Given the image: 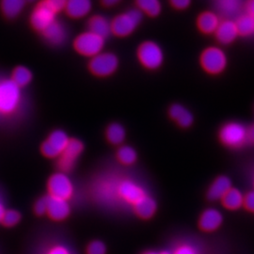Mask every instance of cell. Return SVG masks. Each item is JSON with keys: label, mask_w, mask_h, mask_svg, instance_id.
<instances>
[{"label": "cell", "mask_w": 254, "mask_h": 254, "mask_svg": "<svg viewBox=\"0 0 254 254\" xmlns=\"http://www.w3.org/2000/svg\"><path fill=\"white\" fill-rule=\"evenodd\" d=\"M90 32L106 39L111 33V23L108 19L101 15H96L89 22Z\"/></svg>", "instance_id": "cell-22"}, {"label": "cell", "mask_w": 254, "mask_h": 254, "mask_svg": "<svg viewBox=\"0 0 254 254\" xmlns=\"http://www.w3.org/2000/svg\"><path fill=\"white\" fill-rule=\"evenodd\" d=\"M44 36L46 40L54 46H59L62 45L66 39V29L58 21H55L53 24H51L49 27L46 28V30L43 32Z\"/></svg>", "instance_id": "cell-21"}, {"label": "cell", "mask_w": 254, "mask_h": 254, "mask_svg": "<svg viewBox=\"0 0 254 254\" xmlns=\"http://www.w3.org/2000/svg\"><path fill=\"white\" fill-rule=\"evenodd\" d=\"M136 4L137 9L151 17H155L161 12V4L158 0H138Z\"/></svg>", "instance_id": "cell-27"}, {"label": "cell", "mask_w": 254, "mask_h": 254, "mask_svg": "<svg viewBox=\"0 0 254 254\" xmlns=\"http://www.w3.org/2000/svg\"><path fill=\"white\" fill-rule=\"evenodd\" d=\"M56 14L52 9H50L46 1L41 2L32 12L30 22L32 27L38 31L44 32L47 27L56 21Z\"/></svg>", "instance_id": "cell-12"}, {"label": "cell", "mask_w": 254, "mask_h": 254, "mask_svg": "<svg viewBox=\"0 0 254 254\" xmlns=\"http://www.w3.org/2000/svg\"><path fill=\"white\" fill-rule=\"evenodd\" d=\"M31 79H32V73L27 68L23 66L15 68L11 77V80L14 82L19 88L28 85L31 81Z\"/></svg>", "instance_id": "cell-30"}, {"label": "cell", "mask_w": 254, "mask_h": 254, "mask_svg": "<svg viewBox=\"0 0 254 254\" xmlns=\"http://www.w3.org/2000/svg\"><path fill=\"white\" fill-rule=\"evenodd\" d=\"M107 249L106 246L99 240L92 241L87 249V254H106Z\"/></svg>", "instance_id": "cell-32"}, {"label": "cell", "mask_w": 254, "mask_h": 254, "mask_svg": "<svg viewBox=\"0 0 254 254\" xmlns=\"http://www.w3.org/2000/svg\"><path fill=\"white\" fill-rule=\"evenodd\" d=\"M144 254H157V253H154V252H147V253H145Z\"/></svg>", "instance_id": "cell-43"}, {"label": "cell", "mask_w": 254, "mask_h": 254, "mask_svg": "<svg viewBox=\"0 0 254 254\" xmlns=\"http://www.w3.org/2000/svg\"><path fill=\"white\" fill-rule=\"evenodd\" d=\"M5 212H6L5 207H4L3 203H2V201L0 200V221H2V218H3V217H4V214H5Z\"/></svg>", "instance_id": "cell-42"}, {"label": "cell", "mask_w": 254, "mask_h": 254, "mask_svg": "<svg viewBox=\"0 0 254 254\" xmlns=\"http://www.w3.org/2000/svg\"><path fill=\"white\" fill-rule=\"evenodd\" d=\"M34 210L36 212L37 215H44L47 212V197H44L42 199L38 200L35 204Z\"/></svg>", "instance_id": "cell-34"}, {"label": "cell", "mask_w": 254, "mask_h": 254, "mask_svg": "<svg viewBox=\"0 0 254 254\" xmlns=\"http://www.w3.org/2000/svg\"><path fill=\"white\" fill-rule=\"evenodd\" d=\"M200 65L206 73L218 74L227 66V56L219 47H208L200 55Z\"/></svg>", "instance_id": "cell-3"}, {"label": "cell", "mask_w": 254, "mask_h": 254, "mask_svg": "<svg viewBox=\"0 0 254 254\" xmlns=\"http://www.w3.org/2000/svg\"><path fill=\"white\" fill-rule=\"evenodd\" d=\"M84 150V144L79 139H70L68 146L64 153L60 155L58 165L63 173L71 172L75 165L77 158L80 156Z\"/></svg>", "instance_id": "cell-11"}, {"label": "cell", "mask_w": 254, "mask_h": 254, "mask_svg": "<svg viewBox=\"0 0 254 254\" xmlns=\"http://www.w3.org/2000/svg\"><path fill=\"white\" fill-rule=\"evenodd\" d=\"M134 210L139 218L148 219L151 218L156 212L157 204L156 201L149 195H146L142 199L138 200L134 205Z\"/></svg>", "instance_id": "cell-20"}, {"label": "cell", "mask_w": 254, "mask_h": 254, "mask_svg": "<svg viewBox=\"0 0 254 254\" xmlns=\"http://www.w3.org/2000/svg\"><path fill=\"white\" fill-rule=\"evenodd\" d=\"M69 141L70 138L64 131L56 130L43 143L42 153L48 158L60 157L68 146Z\"/></svg>", "instance_id": "cell-10"}, {"label": "cell", "mask_w": 254, "mask_h": 254, "mask_svg": "<svg viewBox=\"0 0 254 254\" xmlns=\"http://www.w3.org/2000/svg\"><path fill=\"white\" fill-rule=\"evenodd\" d=\"M117 158L121 163L130 166L136 162L137 154L133 147L128 145L121 146L117 152Z\"/></svg>", "instance_id": "cell-29"}, {"label": "cell", "mask_w": 254, "mask_h": 254, "mask_svg": "<svg viewBox=\"0 0 254 254\" xmlns=\"http://www.w3.org/2000/svg\"><path fill=\"white\" fill-rule=\"evenodd\" d=\"M243 205L245 206L247 210L254 213V191H251L246 195L244 197Z\"/></svg>", "instance_id": "cell-35"}, {"label": "cell", "mask_w": 254, "mask_h": 254, "mask_svg": "<svg viewBox=\"0 0 254 254\" xmlns=\"http://www.w3.org/2000/svg\"><path fill=\"white\" fill-rule=\"evenodd\" d=\"M235 23L238 35L243 37L254 35V18L250 14L245 13L240 15Z\"/></svg>", "instance_id": "cell-26"}, {"label": "cell", "mask_w": 254, "mask_h": 254, "mask_svg": "<svg viewBox=\"0 0 254 254\" xmlns=\"http://www.w3.org/2000/svg\"><path fill=\"white\" fill-rule=\"evenodd\" d=\"M107 138L111 144L120 145L124 143L127 137V132L125 127L118 123H113L109 125L107 129Z\"/></svg>", "instance_id": "cell-25"}, {"label": "cell", "mask_w": 254, "mask_h": 254, "mask_svg": "<svg viewBox=\"0 0 254 254\" xmlns=\"http://www.w3.org/2000/svg\"><path fill=\"white\" fill-rule=\"evenodd\" d=\"M248 128L239 123H228L219 131V139L228 147H240L247 141Z\"/></svg>", "instance_id": "cell-7"}, {"label": "cell", "mask_w": 254, "mask_h": 254, "mask_svg": "<svg viewBox=\"0 0 254 254\" xmlns=\"http://www.w3.org/2000/svg\"><path fill=\"white\" fill-rule=\"evenodd\" d=\"M91 2L89 0H69L66 1L65 10L72 18H82L90 13Z\"/></svg>", "instance_id": "cell-18"}, {"label": "cell", "mask_w": 254, "mask_h": 254, "mask_svg": "<svg viewBox=\"0 0 254 254\" xmlns=\"http://www.w3.org/2000/svg\"><path fill=\"white\" fill-rule=\"evenodd\" d=\"M197 24L199 29L202 33L210 34L216 32L220 24V21L217 13L213 11H204L200 13Z\"/></svg>", "instance_id": "cell-19"}, {"label": "cell", "mask_w": 254, "mask_h": 254, "mask_svg": "<svg viewBox=\"0 0 254 254\" xmlns=\"http://www.w3.org/2000/svg\"><path fill=\"white\" fill-rule=\"evenodd\" d=\"M173 254H198V253L192 246L182 245L175 250Z\"/></svg>", "instance_id": "cell-36"}, {"label": "cell", "mask_w": 254, "mask_h": 254, "mask_svg": "<svg viewBox=\"0 0 254 254\" xmlns=\"http://www.w3.org/2000/svg\"><path fill=\"white\" fill-rule=\"evenodd\" d=\"M143 19V13L138 9H132L116 16L111 22V32L118 37L132 34Z\"/></svg>", "instance_id": "cell-2"}, {"label": "cell", "mask_w": 254, "mask_h": 254, "mask_svg": "<svg viewBox=\"0 0 254 254\" xmlns=\"http://www.w3.org/2000/svg\"><path fill=\"white\" fill-rule=\"evenodd\" d=\"M171 4L175 9H185L190 5V0H173Z\"/></svg>", "instance_id": "cell-37"}, {"label": "cell", "mask_w": 254, "mask_h": 254, "mask_svg": "<svg viewBox=\"0 0 254 254\" xmlns=\"http://www.w3.org/2000/svg\"><path fill=\"white\" fill-rule=\"evenodd\" d=\"M222 204L229 210H237L244 203V196L236 189H231L221 199Z\"/></svg>", "instance_id": "cell-24"}, {"label": "cell", "mask_w": 254, "mask_h": 254, "mask_svg": "<svg viewBox=\"0 0 254 254\" xmlns=\"http://www.w3.org/2000/svg\"><path fill=\"white\" fill-rule=\"evenodd\" d=\"M25 2L22 0H5L1 3V8L7 17L13 18L22 11Z\"/></svg>", "instance_id": "cell-28"}, {"label": "cell", "mask_w": 254, "mask_h": 254, "mask_svg": "<svg viewBox=\"0 0 254 254\" xmlns=\"http://www.w3.org/2000/svg\"><path fill=\"white\" fill-rule=\"evenodd\" d=\"M47 254H71L69 250L66 249L64 246H56L52 248Z\"/></svg>", "instance_id": "cell-38"}, {"label": "cell", "mask_w": 254, "mask_h": 254, "mask_svg": "<svg viewBox=\"0 0 254 254\" xmlns=\"http://www.w3.org/2000/svg\"><path fill=\"white\" fill-rule=\"evenodd\" d=\"M223 221L221 213L217 209L210 208L205 210L199 220L200 228L204 232H214L220 227Z\"/></svg>", "instance_id": "cell-15"}, {"label": "cell", "mask_w": 254, "mask_h": 254, "mask_svg": "<svg viewBox=\"0 0 254 254\" xmlns=\"http://www.w3.org/2000/svg\"><path fill=\"white\" fill-rule=\"evenodd\" d=\"M91 73L105 77L115 73L119 67L118 57L113 53L106 52L91 58L89 64Z\"/></svg>", "instance_id": "cell-6"}, {"label": "cell", "mask_w": 254, "mask_h": 254, "mask_svg": "<svg viewBox=\"0 0 254 254\" xmlns=\"http://www.w3.org/2000/svg\"><path fill=\"white\" fill-rule=\"evenodd\" d=\"M246 10H247V13L250 14L251 16H253L254 18V0H251V1H248L246 3Z\"/></svg>", "instance_id": "cell-39"}, {"label": "cell", "mask_w": 254, "mask_h": 254, "mask_svg": "<svg viewBox=\"0 0 254 254\" xmlns=\"http://www.w3.org/2000/svg\"><path fill=\"white\" fill-rule=\"evenodd\" d=\"M137 58L139 63L147 69L156 70L163 64L164 52L156 43L147 41L138 47Z\"/></svg>", "instance_id": "cell-4"}, {"label": "cell", "mask_w": 254, "mask_h": 254, "mask_svg": "<svg viewBox=\"0 0 254 254\" xmlns=\"http://www.w3.org/2000/svg\"><path fill=\"white\" fill-rule=\"evenodd\" d=\"M114 191L119 199L132 206L147 195L146 191L138 184L130 179H123L117 182L114 186Z\"/></svg>", "instance_id": "cell-8"}, {"label": "cell", "mask_w": 254, "mask_h": 254, "mask_svg": "<svg viewBox=\"0 0 254 254\" xmlns=\"http://www.w3.org/2000/svg\"><path fill=\"white\" fill-rule=\"evenodd\" d=\"M216 38L218 43L224 46L234 43L238 36V31L236 28V23L230 19L220 22L216 32Z\"/></svg>", "instance_id": "cell-13"}, {"label": "cell", "mask_w": 254, "mask_h": 254, "mask_svg": "<svg viewBox=\"0 0 254 254\" xmlns=\"http://www.w3.org/2000/svg\"><path fill=\"white\" fill-rule=\"evenodd\" d=\"M74 49L86 57H95L102 53L105 46V39L90 31L84 32L77 37L73 43Z\"/></svg>", "instance_id": "cell-5"}, {"label": "cell", "mask_w": 254, "mask_h": 254, "mask_svg": "<svg viewBox=\"0 0 254 254\" xmlns=\"http://www.w3.org/2000/svg\"><path fill=\"white\" fill-rule=\"evenodd\" d=\"M22 92L11 79H0V115L14 113L21 104Z\"/></svg>", "instance_id": "cell-1"}, {"label": "cell", "mask_w": 254, "mask_h": 254, "mask_svg": "<svg viewBox=\"0 0 254 254\" xmlns=\"http://www.w3.org/2000/svg\"><path fill=\"white\" fill-rule=\"evenodd\" d=\"M247 141H249L250 143L254 144V125L248 128L247 131Z\"/></svg>", "instance_id": "cell-40"}, {"label": "cell", "mask_w": 254, "mask_h": 254, "mask_svg": "<svg viewBox=\"0 0 254 254\" xmlns=\"http://www.w3.org/2000/svg\"><path fill=\"white\" fill-rule=\"evenodd\" d=\"M120 3L119 0H106L103 2V4L107 7H112V6H115Z\"/></svg>", "instance_id": "cell-41"}, {"label": "cell", "mask_w": 254, "mask_h": 254, "mask_svg": "<svg viewBox=\"0 0 254 254\" xmlns=\"http://www.w3.org/2000/svg\"><path fill=\"white\" fill-rule=\"evenodd\" d=\"M170 117L178 126L183 128H189L194 123V116L190 111L180 104H174L169 110Z\"/></svg>", "instance_id": "cell-16"}, {"label": "cell", "mask_w": 254, "mask_h": 254, "mask_svg": "<svg viewBox=\"0 0 254 254\" xmlns=\"http://www.w3.org/2000/svg\"><path fill=\"white\" fill-rule=\"evenodd\" d=\"M232 189V181L227 176H219L210 186L207 198L210 200H221L228 191Z\"/></svg>", "instance_id": "cell-17"}, {"label": "cell", "mask_w": 254, "mask_h": 254, "mask_svg": "<svg viewBox=\"0 0 254 254\" xmlns=\"http://www.w3.org/2000/svg\"><path fill=\"white\" fill-rule=\"evenodd\" d=\"M21 219V215L15 210H6L4 217L2 218V222L7 227H12L16 225Z\"/></svg>", "instance_id": "cell-31"}, {"label": "cell", "mask_w": 254, "mask_h": 254, "mask_svg": "<svg viewBox=\"0 0 254 254\" xmlns=\"http://www.w3.org/2000/svg\"><path fill=\"white\" fill-rule=\"evenodd\" d=\"M49 217L55 220H63L70 214V205L68 201L48 196L47 212Z\"/></svg>", "instance_id": "cell-14"}, {"label": "cell", "mask_w": 254, "mask_h": 254, "mask_svg": "<svg viewBox=\"0 0 254 254\" xmlns=\"http://www.w3.org/2000/svg\"><path fill=\"white\" fill-rule=\"evenodd\" d=\"M48 191L50 197L61 200H69L73 196V184L65 173H55L48 181Z\"/></svg>", "instance_id": "cell-9"}, {"label": "cell", "mask_w": 254, "mask_h": 254, "mask_svg": "<svg viewBox=\"0 0 254 254\" xmlns=\"http://www.w3.org/2000/svg\"><path fill=\"white\" fill-rule=\"evenodd\" d=\"M46 2L47 6L52 9L55 13H58L62 9H65L66 1L64 0H47Z\"/></svg>", "instance_id": "cell-33"}, {"label": "cell", "mask_w": 254, "mask_h": 254, "mask_svg": "<svg viewBox=\"0 0 254 254\" xmlns=\"http://www.w3.org/2000/svg\"><path fill=\"white\" fill-rule=\"evenodd\" d=\"M218 12L226 17H232L239 13L243 3L239 0H219L215 3Z\"/></svg>", "instance_id": "cell-23"}, {"label": "cell", "mask_w": 254, "mask_h": 254, "mask_svg": "<svg viewBox=\"0 0 254 254\" xmlns=\"http://www.w3.org/2000/svg\"><path fill=\"white\" fill-rule=\"evenodd\" d=\"M160 254H172L170 252H162Z\"/></svg>", "instance_id": "cell-44"}]
</instances>
